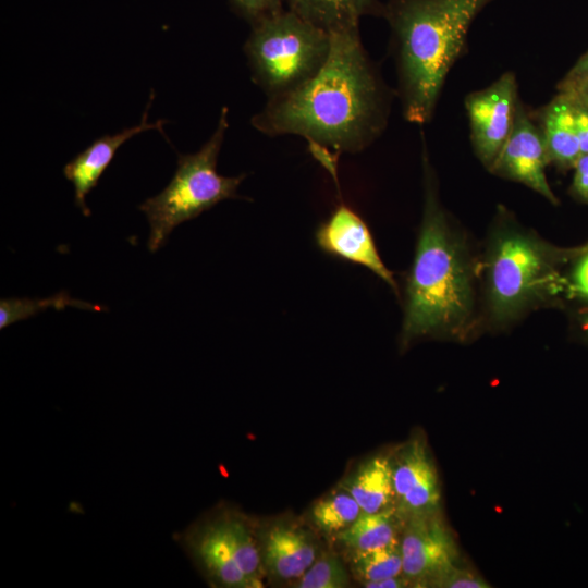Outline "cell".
Instances as JSON below:
<instances>
[{"label": "cell", "instance_id": "obj_1", "mask_svg": "<svg viewBox=\"0 0 588 588\" xmlns=\"http://www.w3.org/2000/svg\"><path fill=\"white\" fill-rule=\"evenodd\" d=\"M329 35L322 69L297 88L268 98L250 124L267 136L304 137L335 179L340 155L360 152L382 134L391 97L358 27Z\"/></svg>", "mask_w": 588, "mask_h": 588}, {"label": "cell", "instance_id": "obj_2", "mask_svg": "<svg viewBox=\"0 0 588 588\" xmlns=\"http://www.w3.org/2000/svg\"><path fill=\"white\" fill-rule=\"evenodd\" d=\"M422 139L425 201L413 265L406 280L401 340L462 335L474 314L473 277L467 253L450 225L437 191Z\"/></svg>", "mask_w": 588, "mask_h": 588}, {"label": "cell", "instance_id": "obj_3", "mask_svg": "<svg viewBox=\"0 0 588 588\" xmlns=\"http://www.w3.org/2000/svg\"><path fill=\"white\" fill-rule=\"evenodd\" d=\"M492 0H390L397 95L406 121L432 117L445 78L466 46L469 27Z\"/></svg>", "mask_w": 588, "mask_h": 588}, {"label": "cell", "instance_id": "obj_4", "mask_svg": "<svg viewBox=\"0 0 588 588\" xmlns=\"http://www.w3.org/2000/svg\"><path fill=\"white\" fill-rule=\"evenodd\" d=\"M568 254L524 231L503 212L486 256L490 320L507 324L567 287L559 267Z\"/></svg>", "mask_w": 588, "mask_h": 588}, {"label": "cell", "instance_id": "obj_5", "mask_svg": "<svg viewBox=\"0 0 588 588\" xmlns=\"http://www.w3.org/2000/svg\"><path fill=\"white\" fill-rule=\"evenodd\" d=\"M228 108L223 107L210 138L194 154H177V167L169 184L138 206L149 222L148 249L157 252L179 224L198 217L218 203L238 198L237 188L246 174L224 176L217 160L228 130Z\"/></svg>", "mask_w": 588, "mask_h": 588}, {"label": "cell", "instance_id": "obj_6", "mask_svg": "<svg viewBox=\"0 0 588 588\" xmlns=\"http://www.w3.org/2000/svg\"><path fill=\"white\" fill-rule=\"evenodd\" d=\"M330 49L328 33L290 10L252 25L243 46L252 79L267 99L313 78L328 60Z\"/></svg>", "mask_w": 588, "mask_h": 588}, {"label": "cell", "instance_id": "obj_7", "mask_svg": "<svg viewBox=\"0 0 588 588\" xmlns=\"http://www.w3.org/2000/svg\"><path fill=\"white\" fill-rule=\"evenodd\" d=\"M517 82L512 72L503 73L483 89L465 98L474 151L490 170L513 128L517 105Z\"/></svg>", "mask_w": 588, "mask_h": 588}, {"label": "cell", "instance_id": "obj_8", "mask_svg": "<svg viewBox=\"0 0 588 588\" xmlns=\"http://www.w3.org/2000/svg\"><path fill=\"white\" fill-rule=\"evenodd\" d=\"M401 543L403 575L416 584H434L453 566L457 549L436 512L407 517Z\"/></svg>", "mask_w": 588, "mask_h": 588}, {"label": "cell", "instance_id": "obj_9", "mask_svg": "<svg viewBox=\"0 0 588 588\" xmlns=\"http://www.w3.org/2000/svg\"><path fill=\"white\" fill-rule=\"evenodd\" d=\"M547 164L549 159L541 131L519 100L510 136L489 171L519 182L556 205L558 198L546 176Z\"/></svg>", "mask_w": 588, "mask_h": 588}, {"label": "cell", "instance_id": "obj_10", "mask_svg": "<svg viewBox=\"0 0 588 588\" xmlns=\"http://www.w3.org/2000/svg\"><path fill=\"white\" fill-rule=\"evenodd\" d=\"M318 248L330 257L363 266L399 293L393 273L383 264L364 219L340 204L315 231Z\"/></svg>", "mask_w": 588, "mask_h": 588}, {"label": "cell", "instance_id": "obj_11", "mask_svg": "<svg viewBox=\"0 0 588 588\" xmlns=\"http://www.w3.org/2000/svg\"><path fill=\"white\" fill-rule=\"evenodd\" d=\"M151 96L138 124L124 128L113 135H105L97 138L64 166L63 174L74 187V204L81 209L84 216H90V210L86 205V196L97 185L118 149L131 137L142 132L148 130H158L161 132L163 124L169 122L166 119L158 120L155 123L147 122L148 110L152 102Z\"/></svg>", "mask_w": 588, "mask_h": 588}, {"label": "cell", "instance_id": "obj_12", "mask_svg": "<svg viewBox=\"0 0 588 588\" xmlns=\"http://www.w3.org/2000/svg\"><path fill=\"white\" fill-rule=\"evenodd\" d=\"M180 541L216 584L230 588L255 587L235 563L221 513L186 531Z\"/></svg>", "mask_w": 588, "mask_h": 588}, {"label": "cell", "instance_id": "obj_13", "mask_svg": "<svg viewBox=\"0 0 588 588\" xmlns=\"http://www.w3.org/2000/svg\"><path fill=\"white\" fill-rule=\"evenodd\" d=\"M538 126L543 137L549 163L562 171L573 169L581 150L571 99L558 93L542 108Z\"/></svg>", "mask_w": 588, "mask_h": 588}, {"label": "cell", "instance_id": "obj_14", "mask_svg": "<svg viewBox=\"0 0 588 588\" xmlns=\"http://www.w3.org/2000/svg\"><path fill=\"white\" fill-rule=\"evenodd\" d=\"M287 10L328 34L358 27L365 15L384 14L379 0H285Z\"/></svg>", "mask_w": 588, "mask_h": 588}, {"label": "cell", "instance_id": "obj_15", "mask_svg": "<svg viewBox=\"0 0 588 588\" xmlns=\"http://www.w3.org/2000/svg\"><path fill=\"white\" fill-rule=\"evenodd\" d=\"M264 559L274 576L282 579L297 578L315 562L316 549L303 530L277 525L265 539Z\"/></svg>", "mask_w": 588, "mask_h": 588}, {"label": "cell", "instance_id": "obj_16", "mask_svg": "<svg viewBox=\"0 0 588 588\" xmlns=\"http://www.w3.org/2000/svg\"><path fill=\"white\" fill-rule=\"evenodd\" d=\"M358 503L363 513H376L390 507L395 499L392 462L375 456L362 464L342 486Z\"/></svg>", "mask_w": 588, "mask_h": 588}, {"label": "cell", "instance_id": "obj_17", "mask_svg": "<svg viewBox=\"0 0 588 588\" xmlns=\"http://www.w3.org/2000/svg\"><path fill=\"white\" fill-rule=\"evenodd\" d=\"M397 510L390 506L376 513H362L346 529L339 532V539L355 549L367 551L397 542Z\"/></svg>", "mask_w": 588, "mask_h": 588}, {"label": "cell", "instance_id": "obj_18", "mask_svg": "<svg viewBox=\"0 0 588 588\" xmlns=\"http://www.w3.org/2000/svg\"><path fill=\"white\" fill-rule=\"evenodd\" d=\"M68 306L85 310L100 311L99 305L72 298L66 292H60L46 298L9 297L0 299V329L45 311L49 307L61 310Z\"/></svg>", "mask_w": 588, "mask_h": 588}, {"label": "cell", "instance_id": "obj_19", "mask_svg": "<svg viewBox=\"0 0 588 588\" xmlns=\"http://www.w3.org/2000/svg\"><path fill=\"white\" fill-rule=\"evenodd\" d=\"M434 465L422 441H412L392 463V478L395 499L399 501L412 488L436 475Z\"/></svg>", "mask_w": 588, "mask_h": 588}, {"label": "cell", "instance_id": "obj_20", "mask_svg": "<svg viewBox=\"0 0 588 588\" xmlns=\"http://www.w3.org/2000/svg\"><path fill=\"white\" fill-rule=\"evenodd\" d=\"M236 565L255 587H260V555L247 524L232 512H221Z\"/></svg>", "mask_w": 588, "mask_h": 588}, {"label": "cell", "instance_id": "obj_21", "mask_svg": "<svg viewBox=\"0 0 588 588\" xmlns=\"http://www.w3.org/2000/svg\"><path fill=\"white\" fill-rule=\"evenodd\" d=\"M353 569L363 583L403 574L400 541L378 549L356 551Z\"/></svg>", "mask_w": 588, "mask_h": 588}, {"label": "cell", "instance_id": "obj_22", "mask_svg": "<svg viewBox=\"0 0 588 588\" xmlns=\"http://www.w3.org/2000/svg\"><path fill=\"white\" fill-rule=\"evenodd\" d=\"M362 513L356 500L344 490L317 502L311 517L318 528L333 534L348 528Z\"/></svg>", "mask_w": 588, "mask_h": 588}, {"label": "cell", "instance_id": "obj_23", "mask_svg": "<svg viewBox=\"0 0 588 588\" xmlns=\"http://www.w3.org/2000/svg\"><path fill=\"white\" fill-rule=\"evenodd\" d=\"M350 585L348 574L338 556L326 554L304 573L298 588H344Z\"/></svg>", "mask_w": 588, "mask_h": 588}, {"label": "cell", "instance_id": "obj_24", "mask_svg": "<svg viewBox=\"0 0 588 588\" xmlns=\"http://www.w3.org/2000/svg\"><path fill=\"white\" fill-rule=\"evenodd\" d=\"M229 3L250 26L283 10V0H229Z\"/></svg>", "mask_w": 588, "mask_h": 588}, {"label": "cell", "instance_id": "obj_25", "mask_svg": "<svg viewBox=\"0 0 588 588\" xmlns=\"http://www.w3.org/2000/svg\"><path fill=\"white\" fill-rule=\"evenodd\" d=\"M443 588H488L490 585L469 569L453 565L436 584Z\"/></svg>", "mask_w": 588, "mask_h": 588}, {"label": "cell", "instance_id": "obj_26", "mask_svg": "<svg viewBox=\"0 0 588 588\" xmlns=\"http://www.w3.org/2000/svg\"><path fill=\"white\" fill-rule=\"evenodd\" d=\"M574 267L567 279V289L588 302V247L575 256Z\"/></svg>", "mask_w": 588, "mask_h": 588}, {"label": "cell", "instance_id": "obj_27", "mask_svg": "<svg viewBox=\"0 0 588 588\" xmlns=\"http://www.w3.org/2000/svg\"><path fill=\"white\" fill-rule=\"evenodd\" d=\"M573 169L571 192L575 198L588 204V154H581Z\"/></svg>", "mask_w": 588, "mask_h": 588}, {"label": "cell", "instance_id": "obj_28", "mask_svg": "<svg viewBox=\"0 0 588 588\" xmlns=\"http://www.w3.org/2000/svg\"><path fill=\"white\" fill-rule=\"evenodd\" d=\"M571 101L573 105L580 150L581 154H588V106L573 99H571Z\"/></svg>", "mask_w": 588, "mask_h": 588}, {"label": "cell", "instance_id": "obj_29", "mask_svg": "<svg viewBox=\"0 0 588 588\" xmlns=\"http://www.w3.org/2000/svg\"><path fill=\"white\" fill-rule=\"evenodd\" d=\"M558 93L564 94L573 100L588 106V78L563 82L558 84Z\"/></svg>", "mask_w": 588, "mask_h": 588}, {"label": "cell", "instance_id": "obj_30", "mask_svg": "<svg viewBox=\"0 0 588 588\" xmlns=\"http://www.w3.org/2000/svg\"><path fill=\"white\" fill-rule=\"evenodd\" d=\"M585 78H588V50L576 61L561 81L574 82Z\"/></svg>", "mask_w": 588, "mask_h": 588}, {"label": "cell", "instance_id": "obj_31", "mask_svg": "<svg viewBox=\"0 0 588 588\" xmlns=\"http://www.w3.org/2000/svg\"><path fill=\"white\" fill-rule=\"evenodd\" d=\"M411 581L403 575L392 576L376 581L363 583L368 588H403L407 587Z\"/></svg>", "mask_w": 588, "mask_h": 588}, {"label": "cell", "instance_id": "obj_32", "mask_svg": "<svg viewBox=\"0 0 588 588\" xmlns=\"http://www.w3.org/2000/svg\"><path fill=\"white\" fill-rule=\"evenodd\" d=\"M581 329H583V332H584V335H585L586 340L588 341V315L584 319Z\"/></svg>", "mask_w": 588, "mask_h": 588}]
</instances>
